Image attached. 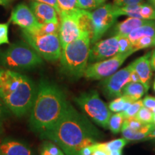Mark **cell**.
<instances>
[{"mask_svg": "<svg viewBox=\"0 0 155 155\" xmlns=\"http://www.w3.org/2000/svg\"><path fill=\"white\" fill-rule=\"evenodd\" d=\"M98 135V131L86 116L69 103L60 121L43 138L57 144L65 155H80L83 148L96 144Z\"/></svg>", "mask_w": 155, "mask_h": 155, "instance_id": "obj_1", "label": "cell"}, {"mask_svg": "<svg viewBox=\"0 0 155 155\" xmlns=\"http://www.w3.org/2000/svg\"><path fill=\"white\" fill-rule=\"evenodd\" d=\"M69 102L63 92L54 83L42 80L30 109V125L42 137L51 130L65 114Z\"/></svg>", "mask_w": 155, "mask_h": 155, "instance_id": "obj_2", "label": "cell"}, {"mask_svg": "<svg viewBox=\"0 0 155 155\" xmlns=\"http://www.w3.org/2000/svg\"><path fill=\"white\" fill-rule=\"evenodd\" d=\"M37 88L33 81L26 75L0 68V99L15 116L20 117L30 111Z\"/></svg>", "mask_w": 155, "mask_h": 155, "instance_id": "obj_3", "label": "cell"}, {"mask_svg": "<svg viewBox=\"0 0 155 155\" xmlns=\"http://www.w3.org/2000/svg\"><path fill=\"white\" fill-rule=\"evenodd\" d=\"M91 35L88 31L62 48L61 71L68 76L78 79L84 75L88 66Z\"/></svg>", "mask_w": 155, "mask_h": 155, "instance_id": "obj_4", "label": "cell"}, {"mask_svg": "<svg viewBox=\"0 0 155 155\" xmlns=\"http://www.w3.org/2000/svg\"><path fill=\"white\" fill-rule=\"evenodd\" d=\"M43 60L28 42L19 41L0 50V65L15 71H28L42 65Z\"/></svg>", "mask_w": 155, "mask_h": 155, "instance_id": "obj_5", "label": "cell"}, {"mask_svg": "<svg viewBox=\"0 0 155 155\" xmlns=\"http://www.w3.org/2000/svg\"><path fill=\"white\" fill-rule=\"evenodd\" d=\"M60 16L59 35L62 48L76 40L85 31L92 34L90 12L79 8L69 12H61Z\"/></svg>", "mask_w": 155, "mask_h": 155, "instance_id": "obj_6", "label": "cell"}, {"mask_svg": "<svg viewBox=\"0 0 155 155\" xmlns=\"http://www.w3.org/2000/svg\"><path fill=\"white\" fill-rule=\"evenodd\" d=\"M22 35L25 42L45 61L55 62L61 58L62 46L58 33L42 34L22 30Z\"/></svg>", "mask_w": 155, "mask_h": 155, "instance_id": "obj_7", "label": "cell"}, {"mask_svg": "<svg viewBox=\"0 0 155 155\" xmlns=\"http://www.w3.org/2000/svg\"><path fill=\"white\" fill-rule=\"evenodd\" d=\"M75 102L81 109L96 124L107 129L111 116V111L106 103L100 98L96 91L83 93L75 98Z\"/></svg>", "mask_w": 155, "mask_h": 155, "instance_id": "obj_8", "label": "cell"}, {"mask_svg": "<svg viewBox=\"0 0 155 155\" xmlns=\"http://www.w3.org/2000/svg\"><path fill=\"white\" fill-rule=\"evenodd\" d=\"M117 17H119L114 13L112 4L103 5L95 9L93 12H90L92 26L91 44L98 42L114 24Z\"/></svg>", "mask_w": 155, "mask_h": 155, "instance_id": "obj_9", "label": "cell"}, {"mask_svg": "<svg viewBox=\"0 0 155 155\" xmlns=\"http://www.w3.org/2000/svg\"><path fill=\"white\" fill-rule=\"evenodd\" d=\"M135 52L136 50H133L126 53H118L108 59L89 64L83 76L93 80H101L108 78L116 72L126 60Z\"/></svg>", "mask_w": 155, "mask_h": 155, "instance_id": "obj_10", "label": "cell"}, {"mask_svg": "<svg viewBox=\"0 0 155 155\" xmlns=\"http://www.w3.org/2000/svg\"><path fill=\"white\" fill-rule=\"evenodd\" d=\"M134 70L131 63L127 67L119 70L103 82V90L108 98H117L122 95V91L127 83L130 82V75Z\"/></svg>", "mask_w": 155, "mask_h": 155, "instance_id": "obj_11", "label": "cell"}, {"mask_svg": "<svg viewBox=\"0 0 155 155\" xmlns=\"http://www.w3.org/2000/svg\"><path fill=\"white\" fill-rule=\"evenodd\" d=\"M10 21L29 32H38L42 27L35 15L28 5L20 3L15 7L12 12Z\"/></svg>", "mask_w": 155, "mask_h": 155, "instance_id": "obj_12", "label": "cell"}, {"mask_svg": "<svg viewBox=\"0 0 155 155\" xmlns=\"http://www.w3.org/2000/svg\"><path fill=\"white\" fill-rule=\"evenodd\" d=\"M119 35H114L94 43L90 49L88 63H94L114 57L119 53Z\"/></svg>", "mask_w": 155, "mask_h": 155, "instance_id": "obj_13", "label": "cell"}, {"mask_svg": "<svg viewBox=\"0 0 155 155\" xmlns=\"http://www.w3.org/2000/svg\"><path fill=\"white\" fill-rule=\"evenodd\" d=\"M114 11L118 17L126 15L129 17L155 21V7L151 4L141 2L129 7H114Z\"/></svg>", "mask_w": 155, "mask_h": 155, "instance_id": "obj_14", "label": "cell"}, {"mask_svg": "<svg viewBox=\"0 0 155 155\" xmlns=\"http://www.w3.org/2000/svg\"><path fill=\"white\" fill-rule=\"evenodd\" d=\"M30 9L38 20L42 24L46 22L59 23L57 11L52 6L33 1L30 3Z\"/></svg>", "mask_w": 155, "mask_h": 155, "instance_id": "obj_15", "label": "cell"}, {"mask_svg": "<svg viewBox=\"0 0 155 155\" xmlns=\"http://www.w3.org/2000/svg\"><path fill=\"white\" fill-rule=\"evenodd\" d=\"M0 155H35L28 145L13 139H5L0 142Z\"/></svg>", "mask_w": 155, "mask_h": 155, "instance_id": "obj_16", "label": "cell"}, {"mask_svg": "<svg viewBox=\"0 0 155 155\" xmlns=\"http://www.w3.org/2000/svg\"><path fill=\"white\" fill-rule=\"evenodd\" d=\"M150 56L151 52H148L144 55L137 58L132 63L134 70L139 75L141 83L147 86H150V81L152 75V68L150 63Z\"/></svg>", "mask_w": 155, "mask_h": 155, "instance_id": "obj_17", "label": "cell"}, {"mask_svg": "<svg viewBox=\"0 0 155 155\" xmlns=\"http://www.w3.org/2000/svg\"><path fill=\"white\" fill-rule=\"evenodd\" d=\"M152 21L154 20H147V19L129 17L127 19L122 21L116 25L115 28H114L115 35L129 36V35L135 29L144 25L151 23Z\"/></svg>", "mask_w": 155, "mask_h": 155, "instance_id": "obj_18", "label": "cell"}, {"mask_svg": "<svg viewBox=\"0 0 155 155\" xmlns=\"http://www.w3.org/2000/svg\"><path fill=\"white\" fill-rule=\"evenodd\" d=\"M150 86L143 84L141 82H129L124 87L122 94L130 96L136 101H138L147 92Z\"/></svg>", "mask_w": 155, "mask_h": 155, "instance_id": "obj_19", "label": "cell"}, {"mask_svg": "<svg viewBox=\"0 0 155 155\" xmlns=\"http://www.w3.org/2000/svg\"><path fill=\"white\" fill-rule=\"evenodd\" d=\"M147 36H155V21L135 29L128 37L133 45L139 38Z\"/></svg>", "mask_w": 155, "mask_h": 155, "instance_id": "obj_20", "label": "cell"}, {"mask_svg": "<svg viewBox=\"0 0 155 155\" xmlns=\"http://www.w3.org/2000/svg\"><path fill=\"white\" fill-rule=\"evenodd\" d=\"M129 143V140H127L125 138H120L117 139H114V140L108 141L105 143H99L96 142L94 144L95 149L98 150H101L105 151L106 152H111V151H116V150H122Z\"/></svg>", "mask_w": 155, "mask_h": 155, "instance_id": "obj_21", "label": "cell"}, {"mask_svg": "<svg viewBox=\"0 0 155 155\" xmlns=\"http://www.w3.org/2000/svg\"><path fill=\"white\" fill-rule=\"evenodd\" d=\"M121 133L124 138L127 139L129 141H139L141 139H145L147 134L141 132L139 130H134L131 128L128 127L124 124H122Z\"/></svg>", "mask_w": 155, "mask_h": 155, "instance_id": "obj_22", "label": "cell"}, {"mask_svg": "<svg viewBox=\"0 0 155 155\" xmlns=\"http://www.w3.org/2000/svg\"><path fill=\"white\" fill-rule=\"evenodd\" d=\"M128 101L134 102V101L130 96L123 95V96L117 97L114 101H112L108 105V108H109L110 111L115 112V113L122 112L124 111L126 103Z\"/></svg>", "mask_w": 155, "mask_h": 155, "instance_id": "obj_23", "label": "cell"}, {"mask_svg": "<svg viewBox=\"0 0 155 155\" xmlns=\"http://www.w3.org/2000/svg\"><path fill=\"white\" fill-rule=\"evenodd\" d=\"M124 121V118L121 112L111 115L108 121V128L111 132L115 134L119 133L121 131V127Z\"/></svg>", "mask_w": 155, "mask_h": 155, "instance_id": "obj_24", "label": "cell"}, {"mask_svg": "<svg viewBox=\"0 0 155 155\" xmlns=\"http://www.w3.org/2000/svg\"><path fill=\"white\" fill-rule=\"evenodd\" d=\"M40 155H65L62 150L55 143L45 141L42 144Z\"/></svg>", "mask_w": 155, "mask_h": 155, "instance_id": "obj_25", "label": "cell"}, {"mask_svg": "<svg viewBox=\"0 0 155 155\" xmlns=\"http://www.w3.org/2000/svg\"><path fill=\"white\" fill-rule=\"evenodd\" d=\"M151 47H155V36L142 37L133 43V48L137 51Z\"/></svg>", "mask_w": 155, "mask_h": 155, "instance_id": "obj_26", "label": "cell"}, {"mask_svg": "<svg viewBox=\"0 0 155 155\" xmlns=\"http://www.w3.org/2000/svg\"><path fill=\"white\" fill-rule=\"evenodd\" d=\"M153 116H154V113L152 110L143 106L138 111V113L136 114L134 117L144 124H151L152 122Z\"/></svg>", "mask_w": 155, "mask_h": 155, "instance_id": "obj_27", "label": "cell"}, {"mask_svg": "<svg viewBox=\"0 0 155 155\" xmlns=\"http://www.w3.org/2000/svg\"><path fill=\"white\" fill-rule=\"evenodd\" d=\"M144 106L143 105V101L142 100H138L136 101L133 102L131 104V106L128 108L127 110H126L125 111H122L121 113L123 115L124 119H128V118L131 117H134L136 114L138 113V111L140 110V108Z\"/></svg>", "mask_w": 155, "mask_h": 155, "instance_id": "obj_28", "label": "cell"}, {"mask_svg": "<svg viewBox=\"0 0 155 155\" xmlns=\"http://www.w3.org/2000/svg\"><path fill=\"white\" fill-rule=\"evenodd\" d=\"M118 43H119V53H126L134 50L133 48V45L131 43L130 39L128 36L119 35Z\"/></svg>", "mask_w": 155, "mask_h": 155, "instance_id": "obj_29", "label": "cell"}, {"mask_svg": "<svg viewBox=\"0 0 155 155\" xmlns=\"http://www.w3.org/2000/svg\"><path fill=\"white\" fill-rule=\"evenodd\" d=\"M60 11L63 12L75 10L77 9V0H57Z\"/></svg>", "mask_w": 155, "mask_h": 155, "instance_id": "obj_30", "label": "cell"}, {"mask_svg": "<svg viewBox=\"0 0 155 155\" xmlns=\"http://www.w3.org/2000/svg\"><path fill=\"white\" fill-rule=\"evenodd\" d=\"M60 23L46 22L42 25L40 30L37 32L42 34H56L59 32Z\"/></svg>", "mask_w": 155, "mask_h": 155, "instance_id": "obj_31", "label": "cell"}, {"mask_svg": "<svg viewBox=\"0 0 155 155\" xmlns=\"http://www.w3.org/2000/svg\"><path fill=\"white\" fill-rule=\"evenodd\" d=\"M100 5L96 0H77V7L79 9L89 10V9H96L99 7Z\"/></svg>", "mask_w": 155, "mask_h": 155, "instance_id": "obj_32", "label": "cell"}, {"mask_svg": "<svg viewBox=\"0 0 155 155\" xmlns=\"http://www.w3.org/2000/svg\"><path fill=\"white\" fill-rule=\"evenodd\" d=\"M9 22L0 23V45L9 44L8 32Z\"/></svg>", "mask_w": 155, "mask_h": 155, "instance_id": "obj_33", "label": "cell"}, {"mask_svg": "<svg viewBox=\"0 0 155 155\" xmlns=\"http://www.w3.org/2000/svg\"><path fill=\"white\" fill-rule=\"evenodd\" d=\"M123 124H124L126 126L134 129V130H139L144 125V124H142L139 120H137L135 117H131L124 119Z\"/></svg>", "mask_w": 155, "mask_h": 155, "instance_id": "obj_34", "label": "cell"}, {"mask_svg": "<svg viewBox=\"0 0 155 155\" xmlns=\"http://www.w3.org/2000/svg\"><path fill=\"white\" fill-rule=\"evenodd\" d=\"M143 0H114L113 5L115 7H124L141 3Z\"/></svg>", "mask_w": 155, "mask_h": 155, "instance_id": "obj_35", "label": "cell"}, {"mask_svg": "<svg viewBox=\"0 0 155 155\" xmlns=\"http://www.w3.org/2000/svg\"><path fill=\"white\" fill-rule=\"evenodd\" d=\"M11 113L10 110L7 108L5 103L2 101V99H0V121L2 122L3 120L8 118L10 116Z\"/></svg>", "mask_w": 155, "mask_h": 155, "instance_id": "obj_36", "label": "cell"}, {"mask_svg": "<svg viewBox=\"0 0 155 155\" xmlns=\"http://www.w3.org/2000/svg\"><path fill=\"white\" fill-rule=\"evenodd\" d=\"M143 105L149 109L152 110L155 107V97L152 96H147L142 100Z\"/></svg>", "mask_w": 155, "mask_h": 155, "instance_id": "obj_37", "label": "cell"}, {"mask_svg": "<svg viewBox=\"0 0 155 155\" xmlns=\"http://www.w3.org/2000/svg\"><path fill=\"white\" fill-rule=\"evenodd\" d=\"M32 1H35V2H42V3L47 4V5H49L50 6H52V7H53L54 8L56 9V11H57L58 15L61 13L59 7H58L57 0H32Z\"/></svg>", "mask_w": 155, "mask_h": 155, "instance_id": "obj_38", "label": "cell"}, {"mask_svg": "<svg viewBox=\"0 0 155 155\" xmlns=\"http://www.w3.org/2000/svg\"><path fill=\"white\" fill-rule=\"evenodd\" d=\"M95 150H96V149H95L94 144L86 147L81 150L80 155H91Z\"/></svg>", "mask_w": 155, "mask_h": 155, "instance_id": "obj_39", "label": "cell"}, {"mask_svg": "<svg viewBox=\"0 0 155 155\" xmlns=\"http://www.w3.org/2000/svg\"><path fill=\"white\" fill-rule=\"evenodd\" d=\"M130 82H134V83L141 82L140 78H139V75L137 74V73L134 70H133L132 72H131V75H130Z\"/></svg>", "mask_w": 155, "mask_h": 155, "instance_id": "obj_40", "label": "cell"}, {"mask_svg": "<svg viewBox=\"0 0 155 155\" xmlns=\"http://www.w3.org/2000/svg\"><path fill=\"white\" fill-rule=\"evenodd\" d=\"M150 63L151 66H152V71H155V49H154L152 52H151Z\"/></svg>", "mask_w": 155, "mask_h": 155, "instance_id": "obj_41", "label": "cell"}, {"mask_svg": "<svg viewBox=\"0 0 155 155\" xmlns=\"http://www.w3.org/2000/svg\"><path fill=\"white\" fill-rule=\"evenodd\" d=\"M91 155H109V154H108V152H105V151L96 149V150L92 153Z\"/></svg>", "mask_w": 155, "mask_h": 155, "instance_id": "obj_42", "label": "cell"}, {"mask_svg": "<svg viewBox=\"0 0 155 155\" xmlns=\"http://www.w3.org/2000/svg\"><path fill=\"white\" fill-rule=\"evenodd\" d=\"M155 139V127L154 129H152V131L147 136V137L145 138L144 140H150V139Z\"/></svg>", "mask_w": 155, "mask_h": 155, "instance_id": "obj_43", "label": "cell"}, {"mask_svg": "<svg viewBox=\"0 0 155 155\" xmlns=\"http://www.w3.org/2000/svg\"><path fill=\"white\" fill-rule=\"evenodd\" d=\"M11 1L12 0H0V5L7 7V6H8L9 5Z\"/></svg>", "mask_w": 155, "mask_h": 155, "instance_id": "obj_44", "label": "cell"}, {"mask_svg": "<svg viewBox=\"0 0 155 155\" xmlns=\"http://www.w3.org/2000/svg\"><path fill=\"white\" fill-rule=\"evenodd\" d=\"M109 155H122V150H116V151H111L108 152Z\"/></svg>", "mask_w": 155, "mask_h": 155, "instance_id": "obj_45", "label": "cell"}, {"mask_svg": "<svg viewBox=\"0 0 155 155\" xmlns=\"http://www.w3.org/2000/svg\"><path fill=\"white\" fill-rule=\"evenodd\" d=\"M96 1L98 2L101 5H104V3L106 2V0H96Z\"/></svg>", "mask_w": 155, "mask_h": 155, "instance_id": "obj_46", "label": "cell"}, {"mask_svg": "<svg viewBox=\"0 0 155 155\" xmlns=\"http://www.w3.org/2000/svg\"><path fill=\"white\" fill-rule=\"evenodd\" d=\"M3 131V126H2V123L1 121H0V136H1L2 133Z\"/></svg>", "mask_w": 155, "mask_h": 155, "instance_id": "obj_47", "label": "cell"}, {"mask_svg": "<svg viewBox=\"0 0 155 155\" xmlns=\"http://www.w3.org/2000/svg\"><path fill=\"white\" fill-rule=\"evenodd\" d=\"M148 2H150V4H151V5L155 7V0H148Z\"/></svg>", "mask_w": 155, "mask_h": 155, "instance_id": "obj_48", "label": "cell"}, {"mask_svg": "<svg viewBox=\"0 0 155 155\" xmlns=\"http://www.w3.org/2000/svg\"><path fill=\"white\" fill-rule=\"evenodd\" d=\"M152 123L155 126V114H154V116H153V119Z\"/></svg>", "mask_w": 155, "mask_h": 155, "instance_id": "obj_49", "label": "cell"}, {"mask_svg": "<svg viewBox=\"0 0 155 155\" xmlns=\"http://www.w3.org/2000/svg\"><path fill=\"white\" fill-rule=\"evenodd\" d=\"M153 89H154V92H155V81H154V85H153Z\"/></svg>", "mask_w": 155, "mask_h": 155, "instance_id": "obj_50", "label": "cell"}, {"mask_svg": "<svg viewBox=\"0 0 155 155\" xmlns=\"http://www.w3.org/2000/svg\"><path fill=\"white\" fill-rule=\"evenodd\" d=\"M152 112H153V113H154V114H155V107H154V108H153V109L152 110Z\"/></svg>", "mask_w": 155, "mask_h": 155, "instance_id": "obj_51", "label": "cell"}]
</instances>
